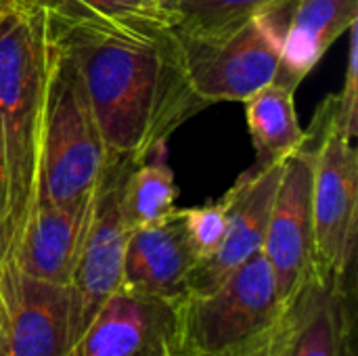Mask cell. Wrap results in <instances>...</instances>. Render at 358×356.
I'll list each match as a JSON object with an SVG mask.
<instances>
[{
	"mask_svg": "<svg viewBox=\"0 0 358 356\" xmlns=\"http://www.w3.org/2000/svg\"><path fill=\"white\" fill-rule=\"evenodd\" d=\"M10 260V229H8V180L0 147V271Z\"/></svg>",
	"mask_w": 358,
	"mask_h": 356,
	"instance_id": "cell-22",
	"label": "cell"
},
{
	"mask_svg": "<svg viewBox=\"0 0 358 356\" xmlns=\"http://www.w3.org/2000/svg\"><path fill=\"white\" fill-rule=\"evenodd\" d=\"M357 21L358 0H289L275 82L296 90Z\"/></svg>",
	"mask_w": 358,
	"mask_h": 356,
	"instance_id": "cell-15",
	"label": "cell"
},
{
	"mask_svg": "<svg viewBox=\"0 0 358 356\" xmlns=\"http://www.w3.org/2000/svg\"><path fill=\"white\" fill-rule=\"evenodd\" d=\"M180 36H201L235 27L289 0H159Z\"/></svg>",
	"mask_w": 358,
	"mask_h": 356,
	"instance_id": "cell-18",
	"label": "cell"
},
{
	"mask_svg": "<svg viewBox=\"0 0 358 356\" xmlns=\"http://www.w3.org/2000/svg\"><path fill=\"white\" fill-rule=\"evenodd\" d=\"M283 162L256 166L243 172L222 195L229 208V222L218 252L199 262L191 277L187 294H206L220 285L233 271L262 252L271 210L283 174Z\"/></svg>",
	"mask_w": 358,
	"mask_h": 356,
	"instance_id": "cell-10",
	"label": "cell"
},
{
	"mask_svg": "<svg viewBox=\"0 0 358 356\" xmlns=\"http://www.w3.org/2000/svg\"><path fill=\"white\" fill-rule=\"evenodd\" d=\"M0 356H2V353H0Z\"/></svg>",
	"mask_w": 358,
	"mask_h": 356,
	"instance_id": "cell-24",
	"label": "cell"
},
{
	"mask_svg": "<svg viewBox=\"0 0 358 356\" xmlns=\"http://www.w3.org/2000/svg\"><path fill=\"white\" fill-rule=\"evenodd\" d=\"M105 21L134 27L172 25L159 0H61Z\"/></svg>",
	"mask_w": 358,
	"mask_h": 356,
	"instance_id": "cell-21",
	"label": "cell"
},
{
	"mask_svg": "<svg viewBox=\"0 0 358 356\" xmlns=\"http://www.w3.org/2000/svg\"><path fill=\"white\" fill-rule=\"evenodd\" d=\"M168 356H172V355H170V350H168Z\"/></svg>",
	"mask_w": 358,
	"mask_h": 356,
	"instance_id": "cell-23",
	"label": "cell"
},
{
	"mask_svg": "<svg viewBox=\"0 0 358 356\" xmlns=\"http://www.w3.org/2000/svg\"><path fill=\"white\" fill-rule=\"evenodd\" d=\"M92 201L94 193L78 204L38 199L8 262L29 277L69 285L88 231Z\"/></svg>",
	"mask_w": 358,
	"mask_h": 356,
	"instance_id": "cell-13",
	"label": "cell"
},
{
	"mask_svg": "<svg viewBox=\"0 0 358 356\" xmlns=\"http://www.w3.org/2000/svg\"><path fill=\"white\" fill-rule=\"evenodd\" d=\"M315 145L313 222L317 269L348 279L358 237V151L336 130H306Z\"/></svg>",
	"mask_w": 358,
	"mask_h": 356,
	"instance_id": "cell-6",
	"label": "cell"
},
{
	"mask_svg": "<svg viewBox=\"0 0 358 356\" xmlns=\"http://www.w3.org/2000/svg\"><path fill=\"white\" fill-rule=\"evenodd\" d=\"M82 329L69 285L29 277L13 262L4 264L0 271L2 356H67Z\"/></svg>",
	"mask_w": 358,
	"mask_h": 356,
	"instance_id": "cell-7",
	"label": "cell"
},
{
	"mask_svg": "<svg viewBox=\"0 0 358 356\" xmlns=\"http://www.w3.org/2000/svg\"><path fill=\"white\" fill-rule=\"evenodd\" d=\"M48 55L44 0H0V147L8 180L10 256L40 191Z\"/></svg>",
	"mask_w": 358,
	"mask_h": 356,
	"instance_id": "cell-2",
	"label": "cell"
},
{
	"mask_svg": "<svg viewBox=\"0 0 358 356\" xmlns=\"http://www.w3.org/2000/svg\"><path fill=\"white\" fill-rule=\"evenodd\" d=\"M195 264L197 258L176 208L168 220L130 231L120 290L149 302L172 306L187 296Z\"/></svg>",
	"mask_w": 358,
	"mask_h": 356,
	"instance_id": "cell-12",
	"label": "cell"
},
{
	"mask_svg": "<svg viewBox=\"0 0 358 356\" xmlns=\"http://www.w3.org/2000/svg\"><path fill=\"white\" fill-rule=\"evenodd\" d=\"M178 216L182 220V229L197 258V264L210 260L218 252L227 233V222H229L227 199L220 197L218 201L199 208H178Z\"/></svg>",
	"mask_w": 358,
	"mask_h": 356,
	"instance_id": "cell-20",
	"label": "cell"
},
{
	"mask_svg": "<svg viewBox=\"0 0 358 356\" xmlns=\"http://www.w3.org/2000/svg\"><path fill=\"white\" fill-rule=\"evenodd\" d=\"M168 323L170 306L120 290L90 319L67 356H166Z\"/></svg>",
	"mask_w": 358,
	"mask_h": 356,
	"instance_id": "cell-14",
	"label": "cell"
},
{
	"mask_svg": "<svg viewBox=\"0 0 358 356\" xmlns=\"http://www.w3.org/2000/svg\"><path fill=\"white\" fill-rule=\"evenodd\" d=\"M313 174L315 145L306 134V141L283 164L262 248L285 306H289L317 271Z\"/></svg>",
	"mask_w": 358,
	"mask_h": 356,
	"instance_id": "cell-8",
	"label": "cell"
},
{
	"mask_svg": "<svg viewBox=\"0 0 358 356\" xmlns=\"http://www.w3.org/2000/svg\"><path fill=\"white\" fill-rule=\"evenodd\" d=\"M107 164V149L82 73L50 36L38 199L78 204L90 197Z\"/></svg>",
	"mask_w": 358,
	"mask_h": 356,
	"instance_id": "cell-4",
	"label": "cell"
},
{
	"mask_svg": "<svg viewBox=\"0 0 358 356\" xmlns=\"http://www.w3.org/2000/svg\"><path fill=\"white\" fill-rule=\"evenodd\" d=\"M285 4L222 31L178 34L187 78L206 105L243 103L275 82L281 61Z\"/></svg>",
	"mask_w": 358,
	"mask_h": 356,
	"instance_id": "cell-5",
	"label": "cell"
},
{
	"mask_svg": "<svg viewBox=\"0 0 358 356\" xmlns=\"http://www.w3.org/2000/svg\"><path fill=\"white\" fill-rule=\"evenodd\" d=\"M128 170V164L109 159L94 191L88 231L69 283L84 329L99 308L122 287L130 229L120 212V185Z\"/></svg>",
	"mask_w": 358,
	"mask_h": 356,
	"instance_id": "cell-9",
	"label": "cell"
},
{
	"mask_svg": "<svg viewBox=\"0 0 358 356\" xmlns=\"http://www.w3.org/2000/svg\"><path fill=\"white\" fill-rule=\"evenodd\" d=\"M178 187L166 159V145L132 166L120 185V212L130 231L168 220L176 210Z\"/></svg>",
	"mask_w": 358,
	"mask_h": 356,
	"instance_id": "cell-17",
	"label": "cell"
},
{
	"mask_svg": "<svg viewBox=\"0 0 358 356\" xmlns=\"http://www.w3.org/2000/svg\"><path fill=\"white\" fill-rule=\"evenodd\" d=\"M348 279L317 269L285 308L264 356H355Z\"/></svg>",
	"mask_w": 358,
	"mask_h": 356,
	"instance_id": "cell-11",
	"label": "cell"
},
{
	"mask_svg": "<svg viewBox=\"0 0 358 356\" xmlns=\"http://www.w3.org/2000/svg\"><path fill=\"white\" fill-rule=\"evenodd\" d=\"M348 63L344 86L340 92L329 94L313 122L310 130H336L348 138H355L358 130V31L357 23L348 29Z\"/></svg>",
	"mask_w": 358,
	"mask_h": 356,
	"instance_id": "cell-19",
	"label": "cell"
},
{
	"mask_svg": "<svg viewBox=\"0 0 358 356\" xmlns=\"http://www.w3.org/2000/svg\"><path fill=\"white\" fill-rule=\"evenodd\" d=\"M166 356H168V355H166Z\"/></svg>",
	"mask_w": 358,
	"mask_h": 356,
	"instance_id": "cell-25",
	"label": "cell"
},
{
	"mask_svg": "<svg viewBox=\"0 0 358 356\" xmlns=\"http://www.w3.org/2000/svg\"><path fill=\"white\" fill-rule=\"evenodd\" d=\"M294 94V88L271 82L243 101L248 130L260 166L287 159L306 141V130L298 122Z\"/></svg>",
	"mask_w": 358,
	"mask_h": 356,
	"instance_id": "cell-16",
	"label": "cell"
},
{
	"mask_svg": "<svg viewBox=\"0 0 358 356\" xmlns=\"http://www.w3.org/2000/svg\"><path fill=\"white\" fill-rule=\"evenodd\" d=\"M273 269L256 254L220 285L170 306L172 356H264L285 317Z\"/></svg>",
	"mask_w": 358,
	"mask_h": 356,
	"instance_id": "cell-3",
	"label": "cell"
},
{
	"mask_svg": "<svg viewBox=\"0 0 358 356\" xmlns=\"http://www.w3.org/2000/svg\"><path fill=\"white\" fill-rule=\"evenodd\" d=\"M50 36L76 61L107 157L138 166L208 105L193 92L172 25L134 27L44 0Z\"/></svg>",
	"mask_w": 358,
	"mask_h": 356,
	"instance_id": "cell-1",
	"label": "cell"
}]
</instances>
